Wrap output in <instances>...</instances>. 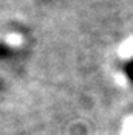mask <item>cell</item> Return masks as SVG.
I'll use <instances>...</instances> for the list:
<instances>
[{"label": "cell", "instance_id": "obj_1", "mask_svg": "<svg viewBox=\"0 0 133 135\" xmlns=\"http://www.w3.org/2000/svg\"><path fill=\"white\" fill-rule=\"evenodd\" d=\"M129 73H130V76H132V79H133V62L130 64V68H129Z\"/></svg>", "mask_w": 133, "mask_h": 135}]
</instances>
